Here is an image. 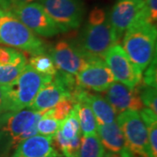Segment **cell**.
I'll use <instances>...</instances> for the list:
<instances>
[{
  "label": "cell",
  "instance_id": "obj_1",
  "mask_svg": "<svg viewBox=\"0 0 157 157\" xmlns=\"http://www.w3.org/2000/svg\"><path fill=\"white\" fill-rule=\"evenodd\" d=\"M117 35L111 26L104 10L94 8L90 13L88 21L76 45L89 61L103 59L107 50L118 42Z\"/></svg>",
  "mask_w": 157,
  "mask_h": 157
},
{
  "label": "cell",
  "instance_id": "obj_2",
  "mask_svg": "<svg viewBox=\"0 0 157 157\" xmlns=\"http://www.w3.org/2000/svg\"><path fill=\"white\" fill-rule=\"evenodd\" d=\"M156 25L137 17L124 35L123 49L129 59L143 72L156 58Z\"/></svg>",
  "mask_w": 157,
  "mask_h": 157
},
{
  "label": "cell",
  "instance_id": "obj_3",
  "mask_svg": "<svg viewBox=\"0 0 157 157\" xmlns=\"http://www.w3.org/2000/svg\"><path fill=\"white\" fill-rule=\"evenodd\" d=\"M43 113L25 108L0 115V150L8 154L33 135H38L37 124Z\"/></svg>",
  "mask_w": 157,
  "mask_h": 157
},
{
  "label": "cell",
  "instance_id": "obj_4",
  "mask_svg": "<svg viewBox=\"0 0 157 157\" xmlns=\"http://www.w3.org/2000/svg\"><path fill=\"white\" fill-rule=\"evenodd\" d=\"M53 76L38 73L30 65H26L7 91V111L14 112L28 108L39 89L50 82Z\"/></svg>",
  "mask_w": 157,
  "mask_h": 157
},
{
  "label": "cell",
  "instance_id": "obj_5",
  "mask_svg": "<svg viewBox=\"0 0 157 157\" xmlns=\"http://www.w3.org/2000/svg\"><path fill=\"white\" fill-rule=\"evenodd\" d=\"M0 43L25 51L32 55L45 52L43 41L11 11L0 9Z\"/></svg>",
  "mask_w": 157,
  "mask_h": 157
},
{
  "label": "cell",
  "instance_id": "obj_6",
  "mask_svg": "<svg viewBox=\"0 0 157 157\" xmlns=\"http://www.w3.org/2000/svg\"><path fill=\"white\" fill-rule=\"evenodd\" d=\"M116 121L125 139V151L131 157H151L148 133L138 111H124L118 113Z\"/></svg>",
  "mask_w": 157,
  "mask_h": 157
},
{
  "label": "cell",
  "instance_id": "obj_7",
  "mask_svg": "<svg viewBox=\"0 0 157 157\" xmlns=\"http://www.w3.org/2000/svg\"><path fill=\"white\" fill-rule=\"evenodd\" d=\"M60 32L78 28L83 21L85 6L82 0H39Z\"/></svg>",
  "mask_w": 157,
  "mask_h": 157
},
{
  "label": "cell",
  "instance_id": "obj_8",
  "mask_svg": "<svg viewBox=\"0 0 157 157\" xmlns=\"http://www.w3.org/2000/svg\"><path fill=\"white\" fill-rule=\"evenodd\" d=\"M32 32L42 37H52L60 33L56 23L47 14L39 2L25 4L11 11Z\"/></svg>",
  "mask_w": 157,
  "mask_h": 157
},
{
  "label": "cell",
  "instance_id": "obj_9",
  "mask_svg": "<svg viewBox=\"0 0 157 157\" xmlns=\"http://www.w3.org/2000/svg\"><path fill=\"white\" fill-rule=\"evenodd\" d=\"M104 60L113 73L114 80L129 88H134L140 83L142 72L129 59L121 45L116 43L112 45L106 52Z\"/></svg>",
  "mask_w": 157,
  "mask_h": 157
},
{
  "label": "cell",
  "instance_id": "obj_10",
  "mask_svg": "<svg viewBox=\"0 0 157 157\" xmlns=\"http://www.w3.org/2000/svg\"><path fill=\"white\" fill-rule=\"evenodd\" d=\"M48 53L57 70L72 75H77L88 62L76 45L65 40L56 43Z\"/></svg>",
  "mask_w": 157,
  "mask_h": 157
},
{
  "label": "cell",
  "instance_id": "obj_11",
  "mask_svg": "<svg viewBox=\"0 0 157 157\" xmlns=\"http://www.w3.org/2000/svg\"><path fill=\"white\" fill-rule=\"evenodd\" d=\"M78 85L95 92H105L114 80L110 69L103 59H92L75 75Z\"/></svg>",
  "mask_w": 157,
  "mask_h": 157
},
{
  "label": "cell",
  "instance_id": "obj_12",
  "mask_svg": "<svg viewBox=\"0 0 157 157\" xmlns=\"http://www.w3.org/2000/svg\"><path fill=\"white\" fill-rule=\"evenodd\" d=\"M105 92V99L113 107L117 114L128 110L140 112L144 107L137 86L129 88L118 81H113Z\"/></svg>",
  "mask_w": 157,
  "mask_h": 157
},
{
  "label": "cell",
  "instance_id": "obj_13",
  "mask_svg": "<svg viewBox=\"0 0 157 157\" xmlns=\"http://www.w3.org/2000/svg\"><path fill=\"white\" fill-rule=\"evenodd\" d=\"M142 2L143 0H120L112 8L107 17L119 39L137 18Z\"/></svg>",
  "mask_w": 157,
  "mask_h": 157
},
{
  "label": "cell",
  "instance_id": "obj_14",
  "mask_svg": "<svg viewBox=\"0 0 157 157\" xmlns=\"http://www.w3.org/2000/svg\"><path fill=\"white\" fill-rule=\"evenodd\" d=\"M26 65L27 59L23 52L0 46V86H10Z\"/></svg>",
  "mask_w": 157,
  "mask_h": 157
},
{
  "label": "cell",
  "instance_id": "obj_15",
  "mask_svg": "<svg viewBox=\"0 0 157 157\" xmlns=\"http://www.w3.org/2000/svg\"><path fill=\"white\" fill-rule=\"evenodd\" d=\"M72 100L73 104L79 101L87 103L95 116L98 125L112 123L116 121L117 113L103 96L91 94L83 87H80L72 96Z\"/></svg>",
  "mask_w": 157,
  "mask_h": 157
},
{
  "label": "cell",
  "instance_id": "obj_16",
  "mask_svg": "<svg viewBox=\"0 0 157 157\" xmlns=\"http://www.w3.org/2000/svg\"><path fill=\"white\" fill-rule=\"evenodd\" d=\"M66 97L71 98V95L61 82L53 77L50 82L45 84L39 89L28 108L36 112H46L55 107L63 98Z\"/></svg>",
  "mask_w": 157,
  "mask_h": 157
},
{
  "label": "cell",
  "instance_id": "obj_17",
  "mask_svg": "<svg viewBox=\"0 0 157 157\" xmlns=\"http://www.w3.org/2000/svg\"><path fill=\"white\" fill-rule=\"evenodd\" d=\"M60 155L54 148L52 137L36 135L20 142L11 157H53Z\"/></svg>",
  "mask_w": 157,
  "mask_h": 157
},
{
  "label": "cell",
  "instance_id": "obj_18",
  "mask_svg": "<svg viewBox=\"0 0 157 157\" xmlns=\"http://www.w3.org/2000/svg\"><path fill=\"white\" fill-rule=\"evenodd\" d=\"M97 135L104 148L111 153L120 154L125 147V139L117 121L112 123L98 125Z\"/></svg>",
  "mask_w": 157,
  "mask_h": 157
},
{
  "label": "cell",
  "instance_id": "obj_19",
  "mask_svg": "<svg viewBox=\"0 0 157 157\" xmlns=\"http://www.w3.org/2000/svg\"><path fill=\"white\" fill-rule=\"evenodd\" d=\"M73 107L77 112L81 135H90L97 134L98 124L89 105L86 102L79 101L75 103Z\"/></svg>",
  "mask_w": 157,
  "mask_h": 157
},
{
  "label": "cell",
  "instance_id": "obj_20",
  "mask_svg": "<svg viewBox=\"0 0 157 157\" xmlns=\"http://www.w3.org/2000/svg\"><path fill=\"white\" fill-rule=\"evenodd\" d=\"M105 148L97 134L82 135L78 157H104Z\"/></svg>",
  "mask_w": 157,
  "mask_h": 157
},
{
  "label": "cell",
  "instance_id": "obj_21",
  "mask_svg": "<svg viewBox=\"0 0 157 157\" xmlns=\"http://www.w3.org/2000/svg\"><path fill=\"white\" fill-rule=\"evenodd\" d=\"M59 132L67 140H73V138L81 135L78 115L74 107L67 117L65 118L60 122Z\"/></svg>",
  "mask_w": 157,
  "mask_h": 157
},
{
  "label": "cell",
  "instance_id": "obj_22",
  "mask_svg": "<svg viewBox=\"0 0 157 157\" xmlns=\"http://www.w3.org/2000/svg\"><path fill=\"white\" fill-rule=\"evenodd\" d=\"M29 65L38 73L45 75L54 76L57 72V68L51 57L46 53L33 55L29 60Z\"/></svg>",
  "mask_w": 157,
  "mask_h": 157
},
{
  "label": "cell",
  "instance_id": "obj_23",
  "mask_svg": "<svg viewBox=\"0 0 157 157\" xmlns=\"http://www.w3.org/2000/svg\"><path fill=\"white\" fill-rule=\"evenodd\" d=\"M60 122L61 121L55 120L54 118L51 117L49 115L45 114V113H43L42 117L40 118V120L37 124L38 135L52 137L59 128Z\"/></svg>",
  "mask_w": 157,
  "mask_h": 157
},
{
  "label": "cell",
  "instance_id": "obj_24",
  "mask_svg": "<svg viewBox=\"0 0 157 157\" xmlns=\"http://www.w3.org/2000/svg\"><path fill=\"white\" fill-rule=\"evenodd\" d=\"M136 86L139 90L140 99L144 105V107L149 108L151 111L157 114L156 87L145 86L141 83V81L140 84H138Z\"/></svg>",
  "mask_w": 157,
  "mask_h": 157
},
{
  "label": "cell",
  "instance_id": "obj_25",
  "mask_svg": "<svg viewBox=\"0 0 157 157\" xmlns=\"http://www.w3.org/2000/svg\"><path fill=\"white\" fill-rule=\"evenodd\" d=\"M73 100L70 97H66L63 98L55 107L44 113L51 117L54 118L55 120L62 121L65 118L67 117L68 114L73 110Z\"/></svg>",
  "mask_w": 157,
  "mask_h": 157
},
{
  "label": "cell",
  "instance_id": "obj_26",
  "mask_svg": "<svg viewBox=\"0 0 157 157\" xmlns=\"http://www.w3.org/2000/svg\"><path fill=\"white\" fill-rule=\"evenodd\" d=\"M156 58L147 66L141 78V83L145 86L156 87Z\"/></svg>",
  "mask_w": 157,
  "mask_h": 157
},
{
  "label": "cell",
  "instance_id": "obj_27",
  "mask_svg": "<svg viewBox=\"0 0 157 157\" xmlns=\"http://www.w3.org/2000/svg\"><path fill=\"white\" fill-rule=\"evenodd\" d=\"M37 0H0V9L11 11L12 8L25 4L36 2Z\"/></svg>",
  "mask_w": 157,
  "mask_h": 157
},
{
  "label": "cell",
  "instance_id": "obj_28",
  "mask_svg": "<svg viewBox=\"0 0 157 157\" xmlns=\"http://www.w3.org/2000/svg\"><path fill=\"white\" fill-rule=\"evenodd\" d=\"M7 111V91L6 86H0V115Z\"/></svg>",
  "mask_w": 157,
  "mask_h": 157
},
{
  "label": "cell",
  "instance_id": "obj_29",
  "mask_svg": "<svg viewBox=\"0 0 157 157\" xmlns=\"http://www.w3.org/2000/svg\"><path fill=\"white\" fill-rule=\"evenodd\" d=\"M104 157H121V155H117V154L108 152V153H105V155H104Z\"/></svg>",
  "mask_w": 157,
  "mask_h": 157
},
{
  "label": "cell",
  "instance_id": "obj_30",
  "mask_svg": "<svg viewBox=\"0 0 157 157\" xmlns=\"http://www.w3.org/2000/svg\"><path fill=\"white\" fill-rule=\"evenodd\" d=\"M53 157H65L64 155H62L61 154L60 155H56V156H53Z\"/></svg>",
  "mask_w": 157,
  "mask_h": 157
},
{
  "label": "cell",
  "instance_id": "obj_31",
  "mask_svg": "<svg viewBox=\"0 0 157 157\" xmlns=\"http://www.w3.org/2000/svg\"><path fill=\"white\" fill-rule=\"evenodd\" d=\"M137 1H142V0H137Z\"/></svg>",
  "mask_w": 157,
  "mask_h": 157
}]
</instances>
